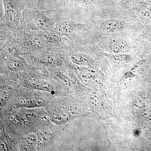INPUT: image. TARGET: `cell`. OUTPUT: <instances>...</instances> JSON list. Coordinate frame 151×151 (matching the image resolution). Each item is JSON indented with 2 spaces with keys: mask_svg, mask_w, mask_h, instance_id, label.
I'll list each match as a JSON object with an SVG mask.
<instances>
[{
  "mask_svg": "<svg viewBox=\"0 0 151 151\" xmlns=\"http://www.w3.org/2000/svg\"><path fill=\"white\" fill-rule=\"evenodd\" d=\"M78 1L81 4L87 5L91 3L92 0H78Z\"/></svg>",
  "mask_w": 151,
  "mask_h": 151,
  "instance_id": "2",
  "label": "cell"
},
{
  "mask_svg": "<svg viewBox=\"0 0 151 151\" xmlns=\"http://www.w3.org/2000/svg\"><path fill=\"white\" fill-rule=\"evenodd\" d=\"M120 22L116 19H110L104 23L103 28L108 32H114L119 29Z\"/></svg>",
  "mask_w": 151,
  "mask_h": 151,
  "instance_id": "1",
  "label": "cell"
}]
</instances>
